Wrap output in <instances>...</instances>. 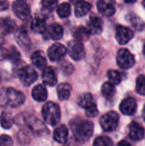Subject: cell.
<instances>
[{"mask_svg":"<svg viewBox=\"0 0 145 146\" xmlns=\"http://www.w3.org/2000/svg\"><path fill=\"white\" fill-rule=\"evenodd\" d=\"M102 94L104 98L109 99L114 97L115 94V87L114 85L110 84L109 82H105L102 86Z\"/></svg>","mask_w":145,"mask_h":146,"instance_id":"29","label":"cell"},{"mask_svg":"<svg viewBox=\"0 0 145 146\" xmlns=\"http://www.w3.org/2000/svg\"><path fill=\"white\" fill-rule=\"evenodd\" d=\"M71 90H72V87L68 83L60 84L57 86V95H58L59 100L61 101L68 100L71 95Z\"/></svg>","mask_w":145,"mask_h":146,"instance_id":"26","label":"cell"},{"mask_svg":"<svg viewBox=\"0 0 145 146\" xmlns=\"http://www.w3.org/2000/svg\"><path fill=\"white\" fill-rule=\"evenodd\" d=\"M6 58L9 59V61L15 62L17 61L20 60V53L17 50L16 48L11 46L9 49L7 50V53H6Z\"/></svg>","mask_w":145,"mask_h":146,"instance_id":"35","label":"cell"},{"mask_svg":"<svg viewBox=\"0 0 145 146\" xmlns=\"http://www.w3.org/2000/svg\"><path fill=\"white\" fill-rule=\"evenodd\" d=\"M3 44H4V39L0 37V45H3Z\"/></svg>","mask_w":145,"mask_h":146,"instance_id":"42","label":"cell"},{"mask_svg":"<svg viewBox=\"0 0 145 146\" xmlns=\"http://www.w3.org/2000/svg\"><path fill=\"white\" fill-rule=\"evenodd\" d=\"M119 124V115L115 111L104 114L100 119V125L105 132L115 131Z\"/></svg>","mask_w":145,"mask_h":146,"instance_id":"5","label":"cell"},{"mask_svg":"<svg viewBox=\"0 0 145 146\" xmlns=\"http://www.w3.org/2000/svg\"><path fill=\"white\" fill-rule=\"evenodd\" d=\"M9 7V2L4 0H0V10H5Z\"/></svg>","mask_w":145,"mask_h":146,"instance_id":"40","label":"cell"},{"mask_svg":"<svg viewBox=\"0 0 145 146\" xmlns=\"http://www.w3.org/2000/svg\"><path fill=\"white\" fill-rule=\"evenodd\" d=\"M143 5H144V7L145 8V1H144V2H143Z\"/></svg>","mask_w":145,"mask_h":146,"instance_id":"45","label":"cell"},{"mask_svg":"<svg viewBox=\"0 0 145 146\" xmlns=\"http://www.w3.org/2000/svg\"><path fill=\"white\" fill-rule=\"evenodd\" d=\"M68 51L72 59L74 61H79L84 58L85 52L84 49V45L81 42L73 40L68 43Z\"/></svg>","mask_w":145,"mask_h":146,"instance_id":"9","label":"cell"},{"mask_svg":"<svg viewBox=\"0 0 145 146\" xmlns=\"http://www.w3.org/2000/svg\"><path fill=\"white\" fill-rule=\"evenodd\" d=\"M144 129L137 122H132L129 126V135L132 139L138 141L144 137Z\"/></svg>","mask_w":145,"mask_h":146,"instance_id":"19","label":"cell"},{"mask_svg":"<svg viewBox=\"0 0 145 146\" xmlns=\"http://www.w3.org/2000/svg\"><path fill=\"white\" fill-rule=\"evenodd\" d=\"M56 12L61 18H67L71 14V6L68 3H62L57 7Z\"/></svg>","mask_w":145,"mask_h":146,"instance_id":"31","label":"cell"},{"mask_svg":"<svg viewBox=\"0 0 145 146\" xmlns=\"http://www.w3.org/2000/svg\"><path fill=\"white\" fill-rule=\"evenodd\" d=\"M15 38L17 40V43L21 47H26L30 44V38L27 34L26 30L24 28V27L19 28L15 33Z\"/></svg>","mask_w":145,"mask_h":146,"instance_id":"25","label":"cell"},{"mask_svg":"<svg viewBox=\"0 0 145 146\" xmlns=\"http://www.w3.org/2000/svg\"><path fill=\"white\" fill-rule=\"evenodd\" d=\"M25 102L24 94L13 88L0 89V106L18 107Z\"/></svg>","mask_w":145,"mask_h":146,"instance_id":"2","label":"cell"},{"mask_svg":"<svg viewBox=\"0 0 145 146\" xmlns=\"http://www.w3.org/2000/svg\"><path fill=\"white\" fill-rule=\"evenodd\" d=\"M18 77L24 86H28L32 85L37 80L38 75H37V72L35 71V69L32 67L27 65L19 69Z\"/></svg>","mask_w":145,"mask_h":146,"instance_id":"7","label":"cell"},{"mask_svg":"<svg viewBox=\"0 0 145 146\" xmlns=\"http://www.w3.org/2000/svg\"><path fill=\"white\" fill-rule=\"evenodd\" d=\"M13 123H14V119L11 113L8 111H3L0 116V124L2 127L5 129H9L12 127Z\"/></svg>","mask_w":145,"mask_h":146,"instance_id":"27","label":"cell"},{"mask_svg":"<svg viewBox=\"0 0 145 146\" xmlns=\"http://www.w3.org/2000/svg\"><path fill=\"white\" fill-rule=\"evenodd\" d=\"M70 128L77 140L85 142L92 136L94 126L90 121L74 118L70 122Z\"/></svg>","mask_w":145,"mask_h":146,"instance_id":"1","label":"cell"},{"mask_svg":"<svg viewBox=\"0 0 145 146\" xmlns=\"http://www.w3.org/2000/svg\"><path fill=\"white\" fill-rule=\"evenodd\" d=\"M53 137L56 142H58L60 144H65L68 139V127L65 125L59 126L54 131Z\"/></svg>","mask_w":145,"mask_h":146,"instance_id":"20","label":"cell"},{"mask_svg":"<svg viewBox=\"0 0 145 146\" xmlns=\"http://www.w3.org/2000/svg\"><path fill=\"white\" fill-rule=\"evenodd\" d=\"M116 61L118 66L125 70L132 68L135 64L134 56L127 49L119 50L116 56Z\"/></svg>","mask_w":145,"mask_h":146,"instance_id":"6","label":"cell"},{"mask_svg":"<svg viewBox=\"0 0 145 146\" xmlns=\"http://www.w3.org/2000/svg\"><path fill=\"white\" fill-rule=\"evenodd\" d=\"M108 75V79H109V82L114 86L118 85L121 83V74L120 72L116 71V70H109L107 73Z\"/></svg>","mask_w":145,"mask_h":146,"instance_id":"32","label":"cell"},{"mask_svg":"<svg viewBox=\"0 0 145 146\" xmlns=\"http://www.w3.org/2000/svg\"><path fill=\"white\" fill-rule=\"evenodd\" d=\"M48 56L50 61L52 62H57L60 61L67 53V48L60 44V43H55L48 49Z\"/></svg>","mask_w":145,"mask_h":146,"instance_id":"12","label":"cell"},{"mask_svg":"<svg viewBox=\"0 0 145 146\" xmlns=\"http://www.w3.org/2000/svg\"><path fill=\"white\" fill-rule=\"evenodd\" d=\"M91 9V5L90 3L86 1H78L75 3L74 13L77 17H81L85 15Z\"/></svg>","mask_w":145,"mask_h":146,"instance_id":"24","label":"cell"},{"mask_svg":"<svg viewBox=\"0 0 145 146\" xmlns=\"http://www.w3.org/2000/svg\"><path fill=\"white\" fill-rule=\"evenodd\" d=\"M6 53H7V49H5L3 45H0V60L6 58Z\"/></svg>","mask_w":145,"mask_h":146,"instance_id":"39","label":"cell"},{"mask_svg":"<svg viewBox=\"0 0 145 146\" xmlns=\"http://www.w3.org/2000/svg\"><path fill=\"white\" fill-rule=\"evenodd\" d=\"M41 113L44 121L50 126H56L61 120L60 108L55 103L49 102L45 104L42 109Z\"/></svg>","mask_w":145,"mask_h":146,"instance_id":"3","label":"cell"},{"mask_svg":"<svg viewBox=\"0 0 145 146\" xmlns=\"http://www.w3.org/2000/svg\"><path fill=\"white\" fill-rule=\"evenodd\" d=\"M134 36L132 29L124 26H117L115 28V38L120 44H127Z\"/></svg>","mask_w":145,"mask_h":146,"instance_id":"10","label":"cell"},{"mask_svg":"<svg viewBox=\"0 0 145 146\" xmlns=\"http://www.w3.org/2000/svg\"><path fill=\"white\" fill-rule=\"evenodd\" d=\"M143 52H144V57H145V44H144V50H143Z\"/></svg>","mask_w":145,"mask_h":146,"instance_id":"44","label":"cell"},{"mask_svg":"<svg viewBox=\"0 0 145 146\" xmlns=\"http://www.w3.org/2000/svg\"><path fill=\"white\" fill-rule=\"evenodd\" d=\"M25 122L28 128L37 135H44L47 133V128L45 125L37 117L30 115L25 119Z\"/></svg>","mask_w":145,"mask_h":146,"instance_id":"8","label":"cell"},{"mask_svg":"<svg viewBox=\"0 0 145 146\" xmlns=\"http://www.w3.org/2000/svg\"><path fill=\"white\" fill-rule=\"evenodd\" d=\"M120 110L122 114L126 115H133L137 110V103L136 100L132 98H126L120 104Z\"/></svg>","mask_w":145,"mask_h":146,"instance_id":"16","label":"cell"},{"mask_svg":"<svg viewBox=\"0 0 145 146\" xmlns=\"http://www.w3.org/2000/svg\"><path fill=\"white\" fill-rule=\"evenodd\" d=\"M31 28L32 31L38 33H44L46 30V21L45 19L42 16H36L31 22Z\"/></svg>","mask_w":145,"mask_h":146,"instance_id":"23","label":"cell"},{"mask_svg":"<svg viewBox=\"0 0 145 146\" xmlns=\"http://www.w3.org/2000/svg\"><path fill=\"white\" fill-rule=\"evenodd\" d=\"M90 32L88 31V29L86 27H79L75 32H74V37L76 38L77 41H79L82 43V41H85L86 39H88V38L90 37Z\"/></svg>","mask_w":145,"mask_h":146,"instance_id":"30","label":"cell"},{"mask_svg":"<svg viewBox=\"0 0 145 146\" xmlns=\"http://www.w3.org/2000/svg\"><path fill=\"white\" fill-rule=\"evenodd\" d=\"M12 10L21 20H26L30 16V7L24 1H15L12 4Z\"/></svg>","mask_w":145,"mask_h":146,"instance_id":"11","label":"cell"},{"mask_svg":"<svg viewBox=\"0 0 145 146\" xmlns=\"http://www.w3.org/2000/svg\"><path fill=\"white\" fill-rule=\"evenodd\" d=\"M103 21L100 17L97 15H91L90 17L86 28L88 29L91 34L101 33L103 31Z\"/></svg>","mask_w":145,"mask_h":146,"instance_id":"15","label":"cell"},{"mask_svg":"<svg viewBox=\"0 0 145 146\" xmlns=\"http://www.w3.org/2000/svg\"><path fill=\"white\" fill-rule=\"evenodd\" d=\"M93 146H114V142L107 136H99L94 140Z\"/></svg>","mask_w":145,"mask_h":146,"instance_id":"33","label":"cell"},{"mask_svg":"<svg viewBox=\"0 0 145 146\" xmlns=\"http://www.w3.org/2000/svg\"><path fill=\"white\" fill-rule=\"evenodd\" d=\"M45 38L53 40H59L63 35V28L61 25L57 23H53L50 25L44 31Z\"/></svg>","mask_w":145,"mask_h":146,"instance_id":"14","label":"cell"},{"mask_svg":"<svg viewBox=\"0 0 145 146\" xmlns=\"http://www.w3.org/2000/svg\"><path fill=\"white\" fill-rule=\"evenodd\" d=\"M98 11L104 16H112L115 13V3L109 0H100L97 2Z\"/></svg>","mask_w":145,"mask_h":146,"instance_id":"13","label":"cell"},{"mask_svg":"<svg viewBox=\"0 0 145 146\" xmlns=\"http://www.w3.org/2000/svg\"><path fill=\"white\" fill-rule=\"evenodd\" d=\"M143 118H144V120L145 121V105L144 107V110H143Z\"/></svg>","mask_w":145,"mask_h":146,"instance_id":"43","label":"cell"},{"mask_svg":"<svg viewBox=\"0 0 145 146\" xmlns=\"http://www.w3.org/2000/svg\"><path fill=\"white\" fill-rule=\"evenodd\" d=\"M116 146H131V145L127 141H126V140H121V141H120L117 144Z\"/></svg>","mask_w":145,"mask_h":146,"instance_id":"41","label":"cell"},{"mask_svg":"<svg viewBox=\"0 0 145 146\" xmlns=\"http://www.w3.org/2000/svg\"><path fill=\"white\" fill-rule=\"evenodd\" d=\"M48 96V92L44 86L37 85L33 87L32 91V97L34 100L38 102H44L46 100Z\"/></svg>","mask_w":145,"mask_h":146,"instance_id":"22","label":"cell"},{"mask_svg":"<svg viewBox=\"0 0 145 146\" xmlns=\"http://www.w3.org/2000/svg\"><path fill=\"white\" fill-rule=\"evenodd\" d=\"M42 5L44 9H45L48 11H52L53 9H56L57 5V1H53V0H44L42 2Z\"/></svg>","mask_w":145,"mask_h":146,"instance_id":"37","label":"cell"},{"mask_svg":"<svg viewBox=\"0 0 145 146\" xmlns=\"http://www.w3.org/2000/svg\"><path fill=\"white\" fill-rule=\"evenodd\" d=\"M14 143L9 135H0V146H13Z\"/></svg>","mask_w":145,"mask_h":146,"instance_id":"38","label":"cell"},{"mask_svg":"<svg viewBox=\"0 0 145 146\" xmlns=\"http://www.w3.org/2000/svg\"><path fill=\"white\" fill-rule=\"evenodd\" d=\"M16 28V23L9 17L0 18V32L4 34H10L15 32Z\"/></svg>","mask_w":145,"mask_h":146,"instance_id":"18","label":"cell"},{"mask_svg":"<svg viewBox=\"0 0 145 146\" xmlns=\"http://www.w3.org/2000/svg\"><path fill=\"white\" fill-rule=\"evenodd\" d=\"M79 105L85 110V114L88 117H95L98 115L97 107L92 95L90 93H85L79 98Z\"/></svg>","mask_w":145,"mask_h":146,"instance_id":"4","label":"cell"},{"mask_svg":"<svg viewBox=\"0 0 145 146\" xmlns=\"http://www.w3.org/2000/svg\"><path fill=\"white\" fill-rule=\"evenodd\" d=\"M126 18H127L128 21L131 22V24L132 25V27L135 29H137L138 31L143 30V28L144 27V23L140 17H138V15H136L134 14H129Z\"/></svg>","mask_w":145,"mask_h":146,"instance_id":"28","label":"cell"},{"mask_svg":"<svg viewBox=\"0 0 145 146\" xmlns=\"http://www.w3.org/2000/svg\"><path fill=\"white\" fill-rule=\"evenodd\" d=\"M32 64L38 69H40V70L43 69L44 70L46 68L47 61H46V58H45L44 52L41 50L35 51L32 55Z\"/></svg>","mask_w":145,"mask_h":146,"instance_id":"21","label":"cell"},{"mask_svg":"<svg viewBox=\"0 0 145 146\" xmlns=\"http://www.w3.org/2000/svg\"><path fill=\"white\" fill-rule=\"evenodd\" d=\"M136 91L138 94L145 96V75L140 74L136 80Z\"/></svg>","mask_w":145,"mask_h":146,"instance_id":"34","label":"cell"},{"mask_svg":"<svg viewBox=\"0 0 145 146\" xmlns=\"http://www.w3.org/2000/svg\"><path fill=\"white\" fill-rule=\"evenodd\" d=\"M60 68H61V71L67 75H69L73 72V66L71 63L67 62L60 64Z\"/></svg>","mask_w":145,"mask_h":146,"instance_id":"36","label":"cell"},{"mask_svg":"<svg viewBox=\"0 0 145 146\" xmlns=\"http://www.w3.org/2000/svg\"><path fill=\"white\" fill-rule=\"evenodd\" d=\"M42 80L43 82L49 86H56L57 82V76L55 69L52 67L45 68L42 72Z\"/></svg>","mask_w":145,"mask_h":146,"instance_id":"17","label":"cell"}]
</instances>
